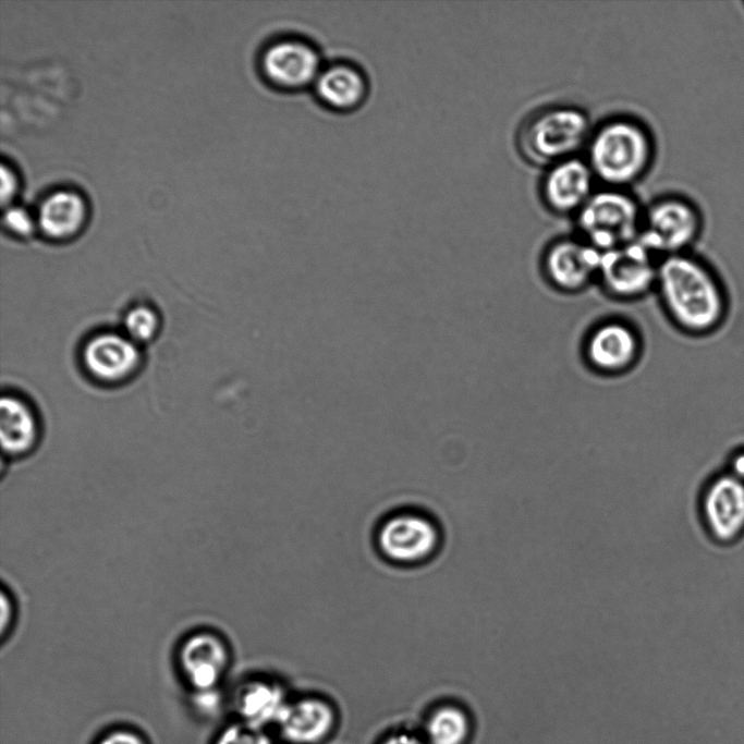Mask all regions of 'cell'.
I'll return each instance as SVG.
<instances>
[{
  "mask_svg": "<svg viewBox=\"0 0 744 744\" xmlns=\"http://www.w3.org/2000/svg\"><path fill=\"white\" fill-rule=\"evenodd\" d=\"M654 294L669 321L687 334L713 331L727 314L719 279L687 252L659 258Z\"/></svg>",
  "mask_w": 744,
  "mask_h": 744,
  "instance_id": "cell-1",
  "label": "cell"
},
{
  "mask_svg": "<svg viewBox=\"0 0 744 744\" xmlns=\"http://www.w3.org/2000/svg\"><path fill=\"white\" fill-rule=\"evenodd\" d=\"M654 141L641 121L615 115L593 127L584 157L603 187L626 190L648 171Z\"/></svg>",
  "mask_w": 744,
  "mask_h": 744,
  "instance_id": "cell-2",
  "label": "cell"
},
{
  "mask_svg": "<svg viewBox=\"0 0 744 744\" xmlns=\"http://www.w3.org/2000/svg\"><path fill=\"white\" fill-rule=\"evenodd\" d=\"M587 113L574 106L538 109L521 124L516 147L528 163L544 169L580 156L593 131Z\"/></svg>",
  "mask_w": 744,
  "mask_h": 744,
  "instance_id": "cell-3",
  "label": "cell"
},
{
  "mask_svg": "<svg viewBox=\"0 0 744 744\" xmlns=\"http://www.w3.org/2000/svg\"><path fill=\"white\" fill-rule=\"evenodd\" d=\"M643 209L627 190H596L573 218L575 234L600 252L627 245L638 240Z\"/></svg>",
  "mask_w": 744,
  "mask_h": 744,
  "instance_id": "cell-4",
  "label": "cell"
},
{
  "mask_svg": "<svg viewBox=\"0 0 744 744\" xmlns=\"http://www.w3.org/2000/svg\"><path fill=\"white\" fill-rule=\"evenodd\" d=\"M443 529L430 514L402 509L385 516L374 534L378 553L400 566H415L434 559L443 545Z\"/></svg>",
  "mask_w": 744,
  "mask_h": 744,
  "instance_id": "cell-5",
  "label": "cell"
},
{
  "mask_svg": "<svg viewBox=\"0 0 744 744\" xmlns=\"http://www.w3.org/2000/svg\"><path fill=\"white\" fill-rule=\"evenodd\" d=\"M644 338L637 326L620 316H607L585 332L581 356L594 374L615 378L632 371L644 354Z\"/></svg>",
  "mask_w": 744,
  "mask_h": 744,
  "instance_id": "cell-6",
  "label": "cell"
},
{
  "mask_svg": "<svg viewBox=\"0 0 744 744\" xmlns=\"http://www.w3.org/2000/svg\"><path fill=\"white\" fill-rule=\"evenodd\" d=\"M263 80L281 92L312 88L325 61L316 42L305 35L281 33L271 36L258 54Z\"/></svg>",
  "mask_w": 744,
  "mask_h": 744,
  "instance_id": "cell-7",
  "label": "cell"
},
{
  "mask_svg": "<svg viewBox=\"0 0 744 744\" xmlns=\"http://www.w3.org/2000/svg\"><path fill=\"white\" fill-rule=\"evenodd\" d=\"M658 263L638 241L602 252L596 286L612 301H639L654 293Z\"/></svg>",
  "mask_w": 744,
  "mask_h": 744,
  "instance_id": "cell-8",
  "label": "cell"
},
{
  "mask_svg": "<svg viewBox=\"0 0 744 744\" xmlns=\"http://www.w3.org/2000/svg\"><path fill=\"white\" fill-rule=\"evenodd\" d=\"M601 254L577 234L559 236L544 248L540 272L554 291L574 295L596 285Z\"/></svg>",
  "mask_w": 744,
  "mask_h": 744,
  "instance_id": "cell-9",
  "label": "cell"
},
{
  "mask_svg": "<svg viewBox=\"0 0 744 744\" xmlns=\"http://www.w3.org/2000/svg\"><path fill=\"white\" fill-rule=\"evenodd\" d=\"M699 232L696 210L678 197H661L643 209L638 242L661 258L687 252Z\"/></svg>",
  "mask_w": 744,
  "mask_h": 744,
  "instance_id": "cell-10",
  "label": "cell"
},
{
  "mask_svg": "<svg viewBox=\"0 0 744 744\" xmlns=\"http://www.w3.org/2000/svg\"><path fill=\"white\" fill-rule=\"evenodd\" d=\"M176 662L184 681L194 692L216 690L231 663V648L217 632L196 631L180 644Z\"/></svg>",
  "mask_w": 744,
  "mask_h": 744,
  "instance_id": "cell-11",
  "label": "cell"
},
{
  "mask_svg": "<svg viewBox=\"0 0 744 744\" xmlns=\"http://www.w3.org/2000/svg\"><path fill=\"white\" fill-rule=\"evenodd\" d=\"M596 182L581 156L554 163L545 169L540 182L542 204L553 215L574 218L596 191Z\"/></svg>",
  "mask_w": 744,
  "mask_h": 744,
  "instance_id": "cell-12",
  "label": "cell"
},
{
  "mask_svg": "<svg viewBox=\"0 0 744 744\" xmlns=\"http://www.w3.org/2000/svg\"><path fill=\"white\" fill-rule=\"evenodd\" d=\"M317 101L336 112H350L362 106L369 92L366 72L347 59L325 61L313 86Z\"/></svg>",
  "mask_w": 744,
  "mask_h": 744,
  "instance_id": "cell-13",
  "label": "cell"
},
{
  "mask_svg": "<svg viewBox=\"0 0 744 744\" xmlns=\"http://www.w3.org/2000/svg\"><path fill=\"white\" fill-rule=\"evenodd\" d=\"M141 358L138 344L126 336L112 332L95 336L83 350L87 371L106 383L130 378L138 369Z\"/></svg>",
  "mask_w": 744,
  "mask_h": 744,
  "instance_id": "cell-14",
  "label": "cell"
},
{
  "mask_svg": "<svg viewBox=\"0 0 744 744\" xmlns=\"http://www.w3.org/2000/svg\"><path fill=\"white\" fill-rule=\"evenodd\" d=\"M703 514L716 539L736 538L744 530V483L730 473L713 479L703 497Z\"/></svg>",
  "mask_w": 744,
  "mask_h": 744,
  "instance_id": "cell-15",
  "label": "cell"
},
{
  "mask_svg": "<svg viewBox=\"0 0 744 744\" xmlns=\"http://www.w3.org/2000/svg\"><path fill=\"white\" fill-rule=\"evenodd\" d=\"M333 719L332 709L326 702L307 697L288 703L277 723L286 740L313 744L329 733Z\"/></svg>",
  "mask_w": 744,
  "mask_h": 744,
  "instance_id": "cell-16",
  "label": "cell"
},
{
  "mask_svg": "<svg viewBox=\"0 0 744 744\" xmlns=\"http://www.w3.org/2000/svg\"><path fill=\"white\" fill-rule=\"evenodd\" d=\"M87 215L83 196L74 190L61 188L47 195L40 203L36 221L41 232L56 240L76 234Z\"/></svg>",
  "mask_w": 744,
  "mask_h": 744,
  "instance_id": "cell-17",
  "label": "cell"
},
{
  "mask_svg": "<svg viewBox=\"0 0 744 744\" xmlns=\"http://www.w3.org/2000/svg\"><path fill=\"white\" fill-rule=\"evenodd\" d=\"M38 424L31 406L14 395H4L0 404L1 448L8 458L31 453L38 440Z\"/></svg>",
  "mask_w": 744,
  "mask_h": 744,
  "instance_id": "cell-18",
  "label": "cell"
},
{
  "mask_svg": "<svg viewBox=\"0 0 744 744\" xmlns=\"http://www.w3.org/2000/svg\"><path fill=\"white\" fill-rule=\"evenodd\" d=\"M288 702L283 688L275 682L254 680L239 690L235 709L243 722L263 728L278 722Z\"/></svg>",
  "mask_w": 744,
  "mask_h": 744,
  "instance_id": "cell-19",
  "label": "cell"
},
{
  "mask_svg": "<svg viewBox=\"0 0 744 744\" xmlns=\"http://www.w3.org/2000/svg\"><path fill=\"white\" fill-rule=\"evenodd\" d=\"M426 733L428 744H467L474 734V719L462 706L446 704L432 711Z\"/></svg>",
  "mask_w": 744,
  "mask_h": 744,
  "instance_id": "cell-20",
  "label": "cell"
},
{
  "mask_svg": "<svg viewBox=\"0 0 744 744\" xmlns=\"http://www.w3.org/2000/svg\"><path fill=\"white\" fill-rule=\"evenodd\" d=\"M159 327L158 314L149 306H135L124 317L125 336L136 344L153 340Z\"/></svg>",
  "mask_w": 744,
  "mask_h": 744,
  "instance_id": "cell-21",
  "label": "cell"
},
{
  "mask_svg": "<svg viewBox=\"0 0 744 744\" xmlns=\"http://www.w3.org/2000/svg\"><path fill=\"white\" fill-rule=\"evenodd\" d=\"M215 744H271V742L260 728L241 721L225 727L217 736Z\"/></svg>",
  "mask_w": 744,
  "mask_h": 744,
  "instance_id": "cell-22",
  "label": "cell"
},
{
  "mask_svg": "<svg viewBox=\"0 0 744 744\" xmlns=\"http://www.w3.org/2000/svg\"><path fill=\"white\" fill-rule=\"evenodd\" d=\"M3 223L12 232L19 235H27L37 225L36 217L24 207L9 205L3 212Z\"/></svg>",
  "mask_w": 744,
  "mask_h": 744,
  "instance_id": "cell-23",
  "label": "cell"
},
{
  "mask_svg": "<svg viewBox=\"0 0 744 744\" xmlns=\"http://www.w3.org/2000/svg\"><path fill=\"white\" fill-rule=\"evenodd\" d=\"M16 622L15 600L10 591L4 587L1 589V624L0 636L4 641L14 630Z\"/></svg>",
  "mask_w": 744,
  "mask_h": 744,
  "instance_id": "cell-24",
  "label": "cell"
},
{
  "mask_svg": "<svg viewBox=\"0 0 744 744\" xmlns=\"http://www.w3.org/2000/svg\"><path fill=\"white\" fill-rule=\"evenodd\" d=\"M97 744H147V742L137 732L117 729L105 734Z\"/></svg>",
  "mask_w": 744,
  "mask_h": 744,
  "instance_id": "cell-25",
  "label": "cell"
},
{
  "mask_svg": "<svg viewBox=\"0 0 744 744\" xmlns=\"http://www.w3.org/2000/svg\"><path fill=\"white\" fill-rule=\"evenodd\" d=\"M0 180H1V200L2 203H5L9 200L16 188V176L14 171L8 167L5 163L1 164L0 168Z\"/></svg>",
  "mask_w": 744,
  "mask_h": 744,
  "instance_id": "cell-26",
  "label": "cell"
},
{
  "mask_svg": "<svg viewBox=\"0 0 744 744\" xmlns=\"http://www.w3.org/2000/svg\"><path fill=\"white\" fill-rule=\"evenodd\" d=\"M195 705L200 711L210 713L219 705V697L216 690L195 692Z\"/></svg>",
  "mask_w": 744,
  "mask_h": 744,
  "instance_id": "cell-27",
  "label": "cell"
},
{
  "mask_svg": "<svg viewBox=\"0 0 744 744\" xmlns=\"http://www.w3.org/2000/svg\"><path fill=\"white\" fill-rule=\"evenodd\" d=\"M730 474L744 483V451L737 452L732 458Z\"/></svg>",
  "mask_w": 744,
  "mask_h": 744,
  "instance_id": "cell-28",
  "label": "cell"
},
{
  "mask_svg": "<svg viewBox=\"0 0 744 744\" xmlns=\"http://www.w3.org/2000/svg\"><path fill=\"white\" fill-rule=\"evenodd\" d=\"M382 744H425L412 734L399 733L389 736Z\"/></svg>",
  "mask_w": 744,
  "mask_h": 744,
  "instance_id": "cell-29",
  "label": "cell"
}]
</instances>
